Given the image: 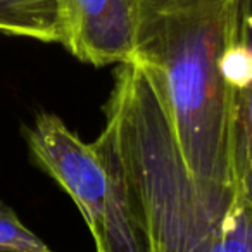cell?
Wrapping results in <instances>:
<instances>
[{
	"label": "cell",
	"mask_w": 252,
	"mask_h": 252,
	"mask_svg": "<svg viewBox=\"0 0 252 252\" xmlns=\"http://www.w3.org/2000/svg\"><path fill=\"white\" fill-rule=\"evenodd\" d=\"M95 145L121 182L147 252H252V202L195 182L158 90L133 61L116 71Z\"/></svg>",
	"instance_id": "obj_1"
},
{
	"label": "cell",
	"mask_w": 252,
	"mask_h": 252,
	"mask_svg": "<svg viewBox=\"0 0 252 252\" xmlns=\"http://www.w3.org/2000/svg\"><path fill=\"white\" fill-rule=\"evenodd\" d=\"M240 0H138L130 61L161 97L190 175L214 193H237L230 66Z\"/></svg>",
	"instance_id": "obj_2"
},
{
	"label": "cell",
	"mask_w": 252,
	"mask_h": 252,
	"mask_svg": "<svg viewBox=\"0 0 252 252\" xmlns=\"http://www.w3.org/2000/svg\"><path fill=\"white\" fill-rule=\"evenodd\" d=\"M26 140L36 164L80 209L95 251L147 252L121 182L95 142H83L56 114H40Z\"/></svg>",
	"instance_id": "obj_3"
},
{
	"label": "cell",
	"mask_w": 252,
	"mask_h": 252,
	"mask_svg": "<svg viewBox=\"0 0 252 252\" xmlns=\"http://www.w3.org/2000/svg\"><path fill=\"white\" fill-rule=\"evenodd\" d=\"M61 45L81 63L111 66L133 56L138 0H57Z\"/></svg>",
	"instance_id": "obj_4"
},
{
	"label": "cell",
	"mask_w": 252,
	"mask_h": 252,
	"mask_svg": "<svg viewBox=\"0 0 252 252\" xmlns=\"http://www.w3.org/2000/svg\"><path fill=\"white\" fill-rule=\"evenodd\" d=\"M233 94V168L240 199L252 202V0H240L238 42L230 66Z\"/></svg>",
	"instance_id": "obj_5"
},
{
	"label": "cell",
	"mask_w": 252,
	"mask_h": 252,
	"mask_svg": "<svg viewBox=\"0 0 252 252\" xmlns=\"http://www.w3.org/2000/svg\"><path fill=\"white\" fill-rule=\"evenodd\" d=\"M0 32L61 43L57 0H0Z\"/></svg>",
	"instance_id": "obj_6"
},
{
	"label": "cell",
	"mask_w": 252,
	"mask_h": 252,
	"mask_svg": "<svg viewBox=\"0 0 252 252\" xmlns=\"http://www.w3.org/2000/svg\"><path fill=\"white\" fill-rule=\"evenodd\" d=\"M0 252H56L5 202H0Z\"/></svg>",
	"instance_id": "obj_7"
}]
</instances>
